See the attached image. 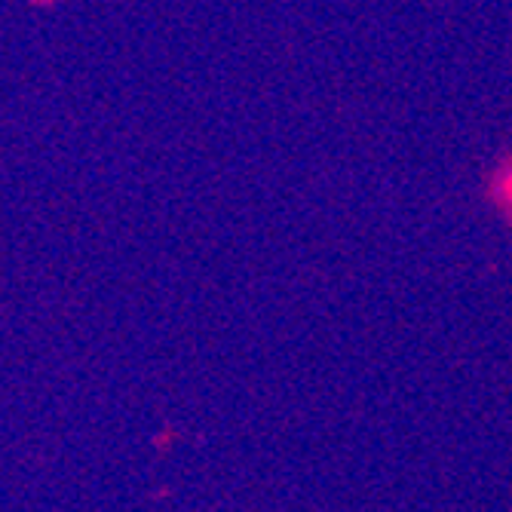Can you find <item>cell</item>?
Listing matches in <instances>:
<instances>
[{
    "instance_id": "cell-1",
    "label": "cell",
    "mask_w": 512,
    "mask_h": 512,
    "mask_svg": "<svg viewBox=\"0 0 512 512\" xmlns=\"http://www.w3.org/2000/svg\"><path fill=\"white\" fill-rule=\"evenodd\" d=\"M485 203L512 227V148L503 151L485 175Z\"/></svg>"
}]
</instances>
